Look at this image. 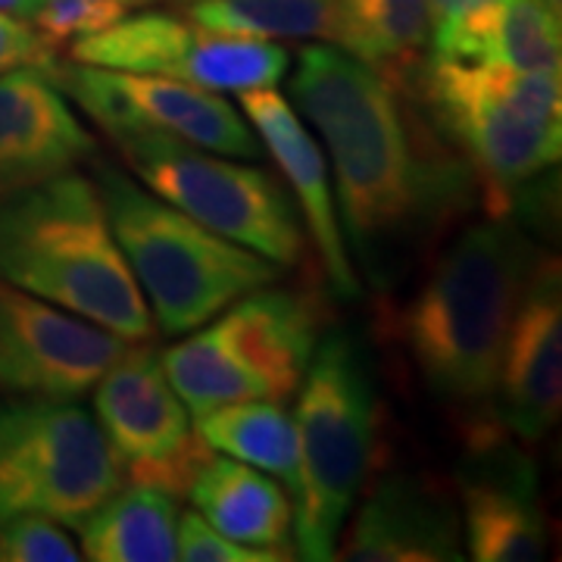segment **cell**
Segmentation results:
<instances>
[{
    "mask_svg": "<svg viewBox=\"0 0 562 562\" xmlns=\"http://www.w3.org/2000/svg\"><path fill=\"white\" fill-rule=\"evenodd\" d=\"M288 88L335 166L347 250L375 279L443 198V169L422 157L394 81L338 44H306Z\"/></svg>",
    "mask_w": 562,
    "mask_h": 562,
    "instance_id": "cell-1",
    "label": "cell"
},
{
    "mask_svg": "<svg viewBox=\"0 0 562 562\" xmlns=\"http://www.w3.org/2000/svg\"><path fill=\"white\" fill-rule=\"evenodd\" d=\"M538 260L522 228L494 216L469 225L431 269L403 331L441 401L482 406L497 397L503 344Z\"/></svg>",
    "mask_w": 562,
    "mask_h": 562,
    "instance_id": "cell-2",
    "label": "cell"
},
{
    "mask_svg": "<svg viewBox=\"0 0 562 562\" xmlns=\"http://www.w3.org/2000/svg\"><path fill=\"white\" fill-rule=\"evenodd\" d=\"M0 281L128 341L154 338L157 325L98 184L76 169L0 201Z\"/></svg>",
    "mask_w": 562,
    "mask_h": 562,
    "instance_id": "cell-3",
    "label": "cell"
},
{
    "mask_svg": "<svg viewBox=\"0 0 562 562\" xmlns=\"http://www.w3.org/2000/svg\"><path fill=\"white\" fill-rule=\"evenodd\" d=\"M94 176L110 232L162 335H188L281 276L279 262L210 232L116 166L103 162Z\"/></svg>",
    "mask_w": 562,
    "mask_h": 562,
    "instance_id": "cell-4",
    "label": "cell"
},
{
    "mask_svg": "<svg viewBox=\"0 0 562 562\" xmlns=\"http://www.w3.org/2000/svg\"><path fill=\"white\" fill-rule=\"evenodd\" d=\"M301 482L294 494V550L335 560L338 535L375 465L379 397L360 344L331 331L316 344L297 387Z\"/></svg>",
    "mask_w": 562,
    "mask_h": 562,
    "instance_id": "cell-5",
    "label": "cell"
},
{
    "mask_svg": "<svg viewBox=\"0 0 562 562\" xmlns=\"http://www.w3.org/2000/svg\"><path fill=\"white\" fill-rule=\"evenodd\" d=\"M422 88L435 116L482 176L487 194H509L560 162V72H519L497 63H422Z\"/></svg>",
    "mask_w": 562,
    "mask_h": 562,
    "instance_id": "cell-6",
    "label": "cell"
},
{
    "mask_svg": "<svg viewBox=\"0 0 562 562\" xmlns=\"http://www.w3.org/2000/svg\"><path fill=\"white\" fill-rule=\"evenodd\" d=\"M122 484L125 462L79 403H0V522L35 513L79 528Z\"/></svg>",
    "mask_w": 562,
    "mask_h": 562,
    "instance_id": "cell-7",
    "label": "cell"
},
{
    "mask_svg": "<svg viewBox=\"0 0 562 562\" xmlns=\"http://www.w3.org/2000/svg\"><path fill=\"white\" fill-rule=\"evenodd\" d=\"M116 144L147 191L210 232L279 266L303 260L306 238L297 206L269 172L154 128L116 138Z\"/></svg>",
    "mask_w": 562,
    "mask_h": 562,
    "instance_id": "cell-8",
    "label": "cell"
},
{
    "mask_svg": "<svg viewBox=\"0 0 562 562\" xmlns=\"http://www.w3.org/2000/svg\"><path fill=\"white\" fill-rule=\"evenodd\" d=\"M47 76L113 140L154 128L232 160L262 157L260 135L220 91L169 76H138L76 60H57Z\"/></svg>",
    "mask_w": 562,
    "mask_h": 562,
    "instance_id": "cell-9",
    "label": "cell"
},
{
    "mask_svg": "<svg viewBox=\"0 0 562 562\" xmlns=\"http://www.w3.org/2000/svg\"><path fill=\"white\" fill-rule=\"evenodd\" d=\"M128 338L0 281V391L79 401L128 350Z\"/></svg>",
    "mask_w": 562,
    "mask_h": 562,
    "instance_id": "cell-10",
    "label": "cell"
},
{
    "mask_svg": "<svg viewBox=\"0 0 562 562\" xmlns=\"http://www.w3.org/2000/svg\"><path fill=\"white\" fill-rule=\"evenodd\" d=\"M501 416L522 441H541L562 409V276L557 257L531 272L503 344Z\"/></svg>",
    "mask_w": 562,
    "mask_h": 562,
    "instance_id": "cell-11",
    "label": "cell"
},
{
    "mask_svg": "<svg viewBox=\"0 0 562 562\" xmlns=\"http://www.w3.org/2000/svg\"><path fill=\"white\" fill-rule=\"evenodd\" d=\"M366 501L341 528L335 560L347 562H460L462 525L447 494L419 475L387 472L366 482Z\"/></svg>",
    "mask_w": 562,
    "mask_h": 562,
    "instance_id": "cell-12",
    "label": "cell"
},
{
    "mask_svg": "<svg viewBox=\"0 0 562 562\" xmlns=\"http://www.w3.org/2000/svg\"><path fill=\"white\" fill-rule=\"evenodd\" d=\"M94 150V135L47 72L0 76V201L76 169Z\"/></svg>",
    "mask_w": 562,
    "mask_h": 562,
    "instance_id": "cell-13",
    "label": "cell"
},
{
    "mask_svg": "<svg viewBox=\"0 0 562 562\" xmlns=\"http://www.w3.org/2000/svg\"><path fill=\"white\" fill-rule=\"evenodd\" d=\"M238 98H241L244 116L260 135L262 150H269L272 160L279 162L294 198L301 203L306 228L319 250L322 276L328 281V288L341 301L360 297V279L344 241L341 216L331 194V179H328L319 140L310 135V128L294 113L291 101H284L276 88L244 91Z\"/></svg>",
    "mask_w": 562,
    "mask_h": 562,
    "instance_id": "cell-14",
    "label": "cell"
},
{
    "mask_svg": "<svg viewBox=\"0 0 562 562\" xmlns=\"http://www.w3.org/2000/svg\"><path fill=\"white\" fill-rule=\"evenodd\" d=\"M475 450L479 457L460 475L469 557L479 562H541L547 557V522L531 462L494 441Z\"/></svg>",
    "mask_w": 562,
    "mask_h": 562,
    "instance_id": "cell-15",
    "label": "cell"
},
{
    "mask_svg": "<svg viewBox=\"0 0 562 562\" xmlns=\"http://www.w3.org/2000/svg\"><path fill=\"white\" fill-rule=\"evenodd\" d=\"M94 413L122 462L169 453L191 435L188 406L172 391L154 347L144 341L128 344L94 384Z\"/></svg>",
    "mask_w": 562,
    "mask_h": 562,
    "instance_id": "cell-16",
    "label": "cell"
},
{
    "mask_svg": "<svg viewBox=\"0 0 562 562\" xmlns=\"http://www.w3.org/2000/svg\"><path fill=\"white\" fill-rule=\"evenodd\" d=\"M216 325L250 372L266 384L269 401H291L319 344L322 316L316 303L294 291L257 288L222 310Z\"/></svg>",
    "mask_w": 562,
    "mask_h": 562,
    "instance_id": "cell-17",
    "label": "cell"
},
{
    "mask_svg": "<svg viewBox=\"0 0 562 562\" xmlns=\"http://www.w3.org/2000/svg\"><path fill=\"white\" fill-rule=\"evenodd\" d=\"M188 497L225 538L260 550H279L288 560H297L294 501L279 479H269L241 460L213 457L194 479Z\"/></svg>",
    "mask_w": 562,
    "mask_h": 562,
    "instance_id": "cell-18",
    "label": "cell"
},
{
    "mask_svg": "<svg viewBox=\"0 0 562 562\" xmlns=\"http://www.w3.org/2000/svg\"><path fill=\"white\" fill-rule=\"evenodd\" d=\"M81 560H179V503L157 487L128 482L79 525Z\"/></svg>",
    "mask_w": 562,
    "mask_h": 562,
    "instance_id": "cell-19",
    "label": "cell"
},
{
    "mask_svg": "<svg viewBox=\"0 0 562 562\" xmlns=\"http://www.w3.org/2000/svg\"><path fill=\"white\" fill-rule=\"evenodd\" d=\"M198 435L213 450L276 475L288 494H297L301 447L294 416L279 401H238L198 416Z\"/></svg>",
    "mask_w": 562,
    "mask_h": 562,
    "instance_id": "cell-20",
    "label": "cell"
},
{
    "mask_svg": "<svg viewBox=\"0 0 562 562\" xmlns=\"http://www.w3.org/2000/svg\"><path fill=\"white\" fill-rule=\"evenodd\" d=\"M331 44L382 76L419 69L428 44V0H335Z\"/></svg>",
    "mask_w": 562,
    "mask_h": 562,
    "instance_id": "cell-21",
    "label": "cell"
},
{
    "mask_svg": "<svg viewBox=\"0 0 562 562\" xmlns=\"http://www.w3.org/2000/svg\"><path fill=\"white\" fill-rule=\"evenodd\" d=\"M198 38V25L172 13L122 16L110 29L69 44V57L85 66L181 79Z\"/></svg>",
    "mask_w": 562,
    "mask_h": 562,
    "instance_id": "cell-22",
    "label": "cell"
},
{
    "mask_svg": "<svg viewBox=\"0 0 562 562\" xmlns=\"http://www.w3.org/2000/svg\"><path fill=\"white\" fill-rule=\"evenodd\" d=\"M160 362L172 391L194 419L225 403L269 401L266 384L232 350L220 325H201L188 331V338L172 344Z\"/></svg>",
    "mask_w": 562,
    "mask_h": 562,
    "instance_id": "cell-23",
    "label": "cell"
},
{
    "mask_svg": "<svg viewBox=\"0 0 562 562\" xmlns=\"http://www.w3.org/2000/svg\"><path fill=\"white\" fill-rule=\"evenodd\" d=\"M188 20L210 32L247 38H328L335 0H188Z\"/></svg>",
    "mask_w": 562,
    "mask_h": 562,
    "instance_id": "cell-24",
    "label": "cell"
},
{
    "mask_svg": "<svg viewBox=\"0 0 562 562\" xmlns=\"http://www.w3.org/2000/svg\"><path fill=\"white\" fill-rule=\"evenodd\" d=\"M291 66V54L266 38L247 35H225L198 25V38L191 47V57L181 79L201 85L210 91H257L276 88Z\"/></svg>",
    "mask_w": 562,
    "mask_h": 562,
    "instance_id": "cell-25",
    "label": "cell"
},
{
    "mask_svg": "<svg viewBox=\"0 0 562 562\" xmlns=\"http://www.w3.org/2000/svg\"><path fill=\"white\" fill-rule=\"evenodd\" d=\"M479 63L519 72H560V10L547 0H506Z\"/></svg>",
    "mask_w": 562,
    "mask_h": 562,
    "instance_id": "cell-26",
    "label": "cell"
},
{
    "mask_svg": "<svg viewBox=\"0 0 562 562\" xmlns=\"http://www.w3.org/2000/svg\"><path fill=\"white\" fill-rule=\"evenodd\" d=\"M506 0H428L431 60H479Z\"/></svg>",
    "mask_w": 562,
    "mask_h": 562,
    "instance_id": "cell-27",
    "label": "cell"
},
{
    "mask_svg": "<svg viewBox=\"0 0 562 562\" xmlns=\"http://www.w3.org/2000/svg\"><path fill=\"white\" fill-rule=\"evenodd\" d=\"M125 13H128V3L122 0H44L29 16L41 35L57 50H63L72 41L110 29Z\"/></svg>",
    "mask_w": 562,
    "mask_h": 562,
    "instance_id": "cell-28",
    "label": "cell"
},
{
    "mask_svg": "<svg viewBox=\"0 0 562 562\" xmlns=\"http://www.w3.org/2000/svg\"><path fill=\"white\" fill-rule=\"evenodd\" d=\"M81 550L60 522L22 513L0 522V562H79Z\"/></svg>",
    "mask_w": 562,
    "mask_h": 562,
    "instance_id": "cell-29",
    "label": "cell"
},
{
    "mask_svg": "<svg viewBox=\"0 0 562 562\" xmlns=\"http://www.w3.org/2000/svg\"><path fill=\"white\" fill-rule=\"evenodd\" d=\"M210 460H213V447L203 441L198 431H191L188 441H181L169 453L125 462V482L157 487L169 497H188L191 484Z\"/></svg>",
    "mask_w": 562,
    "mask_h": 562,
    "instance_id": "cell-30",
    "label": "cell"
},
{
    "mask_svg": "<svg viewBox=\"0 0 562 562\" xmlns=\"http://www.w3.org/2000/svg\"><path fill=\"white\" fill-rule=\"evenodd\" d=\"M179 560L184 562H284L279 550H260L232 541L203 519L198 509L179 513Z\"/></svg>",
    "mask_w": 562,
    "mask_h": 562,
    "instance_id": "cell-31",
    "label": "cell"
},
{
    "mask_svg": "<svg viewBox=\"0 0 562 562\" xmlns=\"http://www.w3.org/2000/svg\"><path fill=\"white\" fill-rule=\"evenodd\" d=\"M57 47L41 35L20 13L0 10V76L13 69H41L50 72L57 63Z\"/></svg>",
    "mask_w": 562,
    "mask_h": 562,
    "instance_id": "cell-32",
    "label": "cell"
},
{
    "mask_svg": "<svg viewBox=\"0 0 562 562\" xmlns=\"http://www.w3.org/2000/svg\"><path fill=\"white\" fill-rule=\"evenodd\" d=\"M0 10L3 13H20V16H29V0H0Z\"/></svg>",
    "mask_w": 562,
    "mask_h": 562,
    "instance_id": "cell-33",
    "label": "cell"
},
{
    "mask_svg": "<svg viewBox=\"0 0 562 562\" xmlns=\"http://www.w3.org/2000/svg\"><path fill=\"white\" fill-rule=\"evenodd\" d=\"M38 3H44V0H29V7H32V10H35ZM122 3H128V7H132V3H140V0H122ZM32 10H29V13H32Z\"/></svg>",
    "mask_w": 562,
    "mask_h": 562,
    "instance_id": "cell-34",
    "label": "cell"
}]
</instances>
